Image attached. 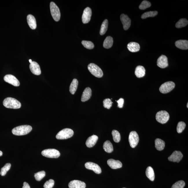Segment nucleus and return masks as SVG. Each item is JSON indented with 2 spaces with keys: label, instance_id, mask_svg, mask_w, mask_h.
Segmentation results:
<instances>
[{
  "label": "nucleus",
  "instance_id": "f257e3e1",
  "mask_svg": "<svg viewBox=\"0 0 188 188\" xmlns=\"http://www.w3.org/2000/svg\"><path fill=\"white\" fill-rule=\"evenodd\" d=\"M32 130L31 126L29 125H23L17 126L12 130V133L16 136H23L29 134Z\"/></svg>",
  "mask_w": 188,
  "mask_h": 188
},
{
  "label": "nucleus",
  "instance_id": "f03ea898",
  "mask_svg": "<svg viewBox=\"0 0 188 188\" xmlns=\"http://www.w3.org/2000/svg\"><path fill=\"white\" fill-rule=\"evenodd\" d=\"M3 105L7 108L18 109L21 106V103L16 99L8 97L5 99L3 102Z\"/></svg>",
  "mask_w": 188,
  "mask_h": 188
},
{
  "label": "nucleus",
  "instance_id": "7ed1b4c3",
  "mask_svg": "<svg viewBox=\"0 0 188 188\" xmlns=\"http://www.w3.org/2000/svg\"><path fill=\"white\" fill-rule=\"evenodd\" d=\"M74 132L72 130L66 128L59 132L56 134V138L58 139H66L71 138L73 136Z\"/></svg>",
  "mask_w": 188,
  "mask_h": 188
},
{
  "label": "nucleus",
  "instance_id": "20e7f679",
  "mask_svg": "<svg viewBox=\"0 0 188 188\" xmlns=\"http://www.w3.org/2000/svg\"><path fill=\"white\" fill-rule=\"evenodd\" d=\"M88 69L93 76L98 78H101L103 76L102 70L97 65L91 63L88 66Z\"/></svg>",
  "mask_w": 188,
  "mask_h": 188
},
{
  "label": "nucleus",
  "instance_id": "39448f33",
  "mask_svg": "<svg viewBox=\"0 0 188 188\" xmlns=\"http://www.w3.org/2000/svg\"><path fill=\"white\" fill-rule=\"evenodd\" d=\"M50 8L51 15L56 21H59L60 19L61 14L59 8L54 2H51Z\"/></svg>",
  "mask_w": 188,
  "mask_h": 188
},
{
  "label": "nucleus",
  "instance_id": "423d86ee",
  "mask_svg": "<svg viewBox=\"0 0 188 188\" xmlns=\"http://www.w3.org/2000/svg\"><path fill=\"white\" fill-rule=\"evenodd\" d=\"M169 118L170 116L168 113L165 110L160 111L156 115L157 121L162 124L166 123L169 120Z\"/></svg>",
  "mask_w": 188,
  "mask_h": 188
},
{
  "label": "nucleus",
  "instance_id": "0eeeda50",
  "mask_svg": "<svg viewBox=\"0 0 188 188\" xmlns=\"http://www.w3.org/2000/svg\"><path fill=\"white\" fill-rule=\"evenodd\" d=\"M43 156L51 158H57L60 156V153L58 150L55 149H48L43 150Z\"/></svg>",
  "mask_w": 188,
  "mask_h": 188
},
{
  "label": "nucleus",
  "instance_id": "6e6552de",
  "mask_svg": "<svg viewBox=\"0 0 188 188\" xmlns=\"http://www.w3.org/2000/svg\"><path fill=\"white\" fill-rule=\"evenodd\" d=\"M175 86V83L173 82H167L163 84L160 86V91L163 94L168 93L174 89Z\"/></svg>",
  "mask_w": 188,
  "mask_h": 188
},
{
  "label": "nucleus",
  "instance_id": "1a4fd4ad",
  "mask_svg": "<svg viewBox=\"0 0 188 188\" xmlns=\"http://www.w3.org/2000/svg\"><path fill=\"white\" fill-rule=\"evenodd\" d=\"M139 137L138 135L135 131L131 132L129 134V141L130 146L134 148L137 146L139 141Z\"/></svg>",
  "mask_w": 188,
  "mask_h": 188
},
{
  "label": "nucleus",
  "instance_id": "9d476101",
  "mask_svg": "<svg viewBox=\"0 0 188 188\" xmlns=\"http://www.w3.org/2000/svg\"><path fill=\"white\" fill-rule=\"evenodd\" d=\"M4 79L5 81L10 84L15 86H19L20 83L19 80L13 75L8 74L4 76Z\"/></svg>",
  "mask_w": 188,
  "mask_h": 188
},
{
  "label": "nucleus",
  "instance_id": "9b49d317",
  "mask_svg": "<svg viewBox=\"0 0 188 188\" xmlns=\"http://www.w3.org/2000/svg\"><path fill=\"white\" fill-rule=\"evenodd\" d=\"M85 167L89 170H92L97 174H100L102 172V169L97 164L92 162H87L85 165Z\"/></svg>",
  "mask_w": 188,
  "mask_h": 188
},
{
  "label": "nucleus",
  "instance_id": "f8f14e48",
  "mask_svg": "<svg viewBox=\"0 0 188 188\" xmlns=\"http://www.w3.org/2000/svg\"><path fill=\"white\" fill-rule=\"evenodd\" d=\"M92 14V10L91 8L89 7L85 8L82 16V21L83 23L84 24L89 23L90 21Z\"/></svg>",
  "mask_w": 188,
  "mask_h": 188
},
{
  "label": "nucleus",
  "instance_id": "ddd939ff",
  "mask_svg": "<svg viewBox=\"0 0 188 188\" xmlns=\"http://www.w3.org/2000/svg\"><path fill=\"white\" fill-rule=\"evenodd\" d=\"M183 157V155L180 151L176 150L168 158L169 161L179 163L182 160Z\"/></svg>",
  "mask_w": 188,
  "mask_h": 188
},
{
  "label": "nucleus",
  "instance_id": "4468645a",
  "mask_svg": "<svg viewBox=\"0 0 188 188\" xmlns=\"http://www.w3.org/2000/svg\"><path fill=\"white\" fill-rule=\"evenodd\" d=\"M120 19L121 22L123 24V27L124 30H128L130 27L131 25V20L127 15L123 14L121 15Z\"/></svg>",
  "mask_w": 188,
  "mask_h": 188
},
{
  "label": "nucleus",
  "instance_id": "2eb2a0df",
  "mask_svg": "<svg viewBox=\"0 0 188 188\" xmlns=\"http://www.w3.org/2000/svg\"><path fill=\"white\" fill-rule=\"evenodd\" d=\"M157 65L161 68H165L168 66V60L166 56L162 55L157 60Z\"/></svg>",
  "mask_w": 188,
  "mask_h": 188
},
{
  "label": "nucleus",
  "instance_id": "dca6fc26",
  "mask_svg": "<svg viewBox=\"0 0 188 188\" xmlns=\"http://www.w3.org/2000/svg\"><path fill=\"white\" fill-rule=\"evenodd\" d=\"M30 68L31 71L34 75H39L41 73L40 65L35 61H32L30 63Z\"/></svg>",
  "mask_w": 188,
  "mask_h": 188
},
{
  "label": "nucleus",
  "instance_id": "f3484780",
  "mask_svg": "<svg viewBox=\"0 0 188 188\" xmlns=\"http://www.w3.org/2000/svg\"><path fill=\"white\" fill-rule=\"evenodd\" d=\"M69 188H85L86 185L84 182L78 180H73L68 184Z\"/></svg>",
  "mask_w": 188,
  "mask_h": 188
},
{
  "label": "nucleus",
  "instance_id": "a211bd4d",
  "mask_svg": "<svg viewBox=\"0 0 188 188\" xmlns=\"http://www.w3.org/2000/svg\"><path fill=\"white\" fill-rule=\"evenodd\" d=\"M107 164L110 168L114 169L120 168L122 167V163L120 161L113 159H110L108 160Z\"/></svg>",
  "mask_w": 188,
  "mask_h": 188
},
{
  "label": "nucleus",
  "instance_id": "6ab92c4d",
  "mask_svg": "<svg viewBox=\"0 0 188 188\" xmlns=\"http://www.w3.org/2000/svg\"><path fill=\"white\" fill-rule=\"evenodd\" d=\"M98 139V137L93 135L88 138L86 142V145L89 148H91L96 144Z\"/></svg>",
  "mask_w": 188,
  "mask_h": 188
},
{
  "label": "nucleus",
  "instance_id": "aec40b11",
  "mask_svg": "<svg viewBox=\"0 0 188 188\" xmlns=\"http://www.w3.org/2000/svg\"><path fill=\"white\" fill-rule=\"evenodd\" d=\"M92 95V90L89 87L85 89L83 92L81 97V101L82 102H85L88 101Z\"/></svg>",
  "mask_w": 188,
  "mask_h": 188
},
{
  "label": "nucleus",
  "instance_id": "412c9836",
  "mask_svg": "<svg viewBox=\"0 0 188 188\" xmlns=\"http://www.w3.org/2000/svg\"><path fill=\"white\" fill-rule=\"evenodd\" d=\"M27 20L30 28L32 30H35L36 28L37 24L35 17L31 14L28 15L27 17Z\"/></svg>",
  "mask_w": 188,
  "mask_h": 188
},
{
  "label": "nucleus",
  "instance_id": "4be33fe9",
  "mask_svg": "<svg viewBox=\"0 0 188 188\" xmlns=\"http://www.w3.org/2000/svg\"><path fill=\"white\" fill-rule=\"evenodd\" d=\"M175 45L178 48L186 50L188 49V41L187 40H180L176 41Z\"/></svg>",
  "mask_w": 188,
  "mask_h": 188
},
{
  "label": "nucleus",
  "instance_id": "5701e85b",
  "mask_svg": "<svg viewBox=\"0 0 188 188\" xmlns=\"http://www.w3.org/2000/svg\"><path fill=\"white\" fill-rule=\"evenodd\" d=\"M127 48L128 50L130 52H136L140 50V46L137 43L131 42L128 44Z\"/></svg>",
  "mask_w": 188,
  "mask_h": 188
},
{
  "label": "nucleus",
  "instance_id": "b1692460",
  "mask_svg": "<svg viewBox=\"0 0 188 188\" xmlns=\"http://www.w3.org/2000/svg\"><path fill=\"white\" fill-rule=\"evenodd\" d=\"M145 68L143 66H138L136 68L135 74L138 78H143L145 76Z\"/></svg>",
  "mask_w": 188,
  "mask_h": 188
},
{
  "label": "nucleus",
  "instance_id": "393cba45",
  "mask_svg": "<svg viewBox=\"0 0 188 188\" xmlns=\"http://www.w3.org/2000/svg\"><path fill=\"white\" fill-rule=\"evenodd\" d=\"M165 141L161 139L157 138L155 140V147L156 149L159 151L163 150L165 147Z\"/></svg>",
  "mask_w": 188,
  "mask_h": 188
},
{
  "label": "nucleus",
  "instance_id": "a878e982",
  "mask_svg": "<svg viewBox=\"0 0 188 188\" xmlns=\"http://www.w3.org/2000/svg\"><path fill=\"white\" fill-rule=\"evenodd\" d=\"M147 177L152 181H153L155 179V174L152 167H147L146 171Z\"/></svg>",
  "mask_w": 188,
  "mask_h": 188
},
{
  "label": "nucleus",
  "instance_id": "bb28decb",
  "mask_svg": "<svg viewBox=\"0 0 188 188\" xmlns=\"http://www.w3.org/2000/svg\"><path fill=\"white\" fill-rule=\"evenodd\" d=\"M78 82L76 79H74L71 82L69 87V91L72 95H74L77 89Z\"/></svg>",
  "mask_w": 188,
  "mask_h": 188
},
{
  "label": "nucleus",
  "instance_id": "cd10ccee",
  "mask_svg": "<svg viewBox=\"0 0 188 188\" xmlns=\"http://www.w3.org/2000/svg\"><path fill=\"white\" fill-rule=\"evenodd\" d=\"M113 43V40L111 36H107L104 42L103 47L105 48L109 49L112 47Z\"/></svg>",
  "mask_w": 188,
  "mask_h": 188
},
{
  "label": "nucleus",
  "instance_id": "c85d7f7f",
  "mask_svg": "<svg viewBox=\"0 0 188 188\" xmlns=\"http://www.w3.org/2000/svg\"><path fill=\"white\" fill-rule=\"evenodd\" d=\"M103 148L106 152L111 153L113 151V147L112 143L109 141H106L104 143Z\"/></svg>",
  "mask_w": 188,
  "mask_h": 188
},
{
  "label": "nucleus",
  "instance_id": "c756f323",
  "mask_svg": "<svg viewBox=\"0 0 188 188\" xmlns=\"http://www.w3.org/2000/svg\"><path fill=\"white\" fill-rule=\"evenodd\" d=\"M188 20L186 19H181L176 24V28H180L185 27L188 25Z\"/></svg>",
  "mask_w": 188,
  "mask_h": 188
},
{
  "label": "nucleus",
  "instance_id": "7c9ffc66",
  "mask_svg": "<svg viewBox=\"0 0 188 188\" xmlns=\"http://www.w3.org/2000/svg\"><path fill=\"white\" fill-rule=\"evenodd\" d=\"M108 21L107 19L104 20L101 27L100 34V35H103L106 32L108 27Z\"/></svg>",
  "mask_w": 188,
  "mask_h": 188
},
{
  "label": "nucleus",
  "instance_id": "2f4dec72",
  "mask_svg": "<svg viewBox=\"0 0 188 188\" xmlns=\"http://www.w3.org/2000/svg\"><path fill=\"white\" fill-rule=\"evenodd\" d=\"M158 14V12L156 11L146 12L141 15V18L142 19H145L149 17H154L156 16Z\"/></svg>",
  "mask_w": 188,
  "mask_h": 188
},
{
  "label": "nucleus",
  "instance_id": "473e14b6",
  "mask_svg": "<svg viewBox=\"0 0 188 188\" xmlns=\"http://www.w3.org/2000/svg\"><path fill=\"white\" fill-rule=\"evenodd\" d=\"M113 139L116 143H119L121 140V135L119 131L113 130L112 132Z\"/></svg>",
  "mask_w": 188,
  "mask_h": 188
},
{
  "label": "nucleus",
  "instance_id": "72a5a7b5",
  "mask_svg": "<svg viewBox=\"0 0 188 188\" xmlns=\"http://www.w3.org/2000/svg\"><path fill=\"white\" fill-rule=\"evenodd\" d=\"M11 164L10 163H6L4 167L1 169L0 174L1 176H4L6 175L7 172L11 168Z\"/></svg>",
  "mask_w": 188,
  "mask_h": 188
},
{
  "label": "nucleus",
  "instance_id": "f704fd0d",
  "mask_svg": "<svg viewBox=\"0 0 188 188\" xmlns=\"http://www.w3.org/2000/svg\"><path fill=\"white\" fill-rule=\"evenodd\" d=\"M82 44L84 47L88 49H92L95 47L93 43L89 41L83 40L82 42Z\"/></svg>",
  "mask_w": 188,
  "mask_h": 188
},
{
  "label": "nucleus",
  "instance_id": "c9c22d12",
  "mask_svg": "<svg viewBox=\"0 0 188 188\" xmlns=\"http://www.w3.org/2000/svg\"><path fill=\"white\" fill-rule=\"evenodd\" d=\"M46 175L45 172L44 171H42L37 172L35 174L34 177H35L36 180L37 181H40L45 177Z\"/></svg>",
  "mask_w": 188,
  "mask_h": 188
},
{
  "label": "nucleus",
  "instance_id": "e433bc0d",
  "mask_svg": "<svg viewBox=\"0 0 188 188\" xmlns=\"http://www.w3.org/2000/svg\"><path fill=\"white\" fill-rule=\"evenodd\" d=\"M151 5V3L149 1H143L141 2L139 6V8L141 10H144L150 8Z\"/></svg>",
  "mask_w": 188,
  "mask_h": 188
},
{
  "label": "nucleus",
  "instance_id": "4c0bfd02",
  "mask_svg": "<svg viewBox=\"0 0 188 188\" xmlns=\"http://www.w3.org/2000/svg\"><path fill=\"white\" fill-rule=\"evenodd\" d=\"M186 124L183 122H179L178 124L177 130V132L180 134L182 133L183 131L185 129Z\"/></svg>",
  "mask_w": 188,
  "mask_h": 188
},
{
  "label": "nucleus",
  "instance_id": "58836bf2",
  "mask_svg": "<svg viewBox=\"0 0 188 188\" xmlns=\"http://www.w3.org/2000/svg\"><path fill=\"white\" fill-rule=\"evenodd\" d=\"M185 185V182L184 181L179 180L173 185L172 188H183Z\"/></svg>",
  "mask_w": 188,
  "mask_h": 188
},
{
  "label": "nucleus",
  "instance_id": "ea45409f",
  "mask_svg": "<svg viewBox=\"0 0 188 188\" xmlns=\"http://www.w3.org/2000/svg\"><path fill=\"white\" fill-rule=\"evenodd\" d=\"M112 101L109 99H106L103 101L104 107L108 109L112 107Z\"/></svg>",
  "mask_w": 188,
  "mask_h": 188
},
{
  "label": "nucleus",
  "instance_id": "a19ab883",
  "mask_svg": "<svg viewBox=\"0 0 188 188\" xmlns=\"http://www.w3.org/2000/svg\"><path fill=\"white\" fill-rule=\"evenodd\" d=\"M54 184V180L53 179H50L45 183L44 185V188H52Z\"/></svg>",
  "mask_w": 188,
  "mask_h": 188
},
{
  "label": "nucleus",
  "instance_id": "79ce46f5",
  "mask_svg": "<svg viewBox=\"0 0 188 188\" xmlns=\"http://www.w3.org/2000/svg\"><path fill=\"white\" fill-rule=\"evenodd\" d=\"M116 101H117L118 103L117 107L119 108H122L123 106H124V99L121 98L119 99L118 100H116Z\"/></svg>",
  "mask_w": 188,
  "mask_h": 188
},
{
  "label": "nucleus",
  "instance_id": "37998d69",
  "mask_svg": "<svg viewBox=\"0 0 188 188\" xmlns=\"http://www.w3.org/2000/svg\"><path fill=\"white\" fill-rule=\"evenodd\" d=\"M23 188H30V185L26 182L23 183Z\"/></svg>",
  "mask_w": 188,
  "mask_h": 188
},
{
  "label": "nucleus",
  "instance_id": "c03bdc74",
  "mask_svg": "<svg viewBox=\"0 0 188 188\" xmlns=\"http://www.w3.org/2000/svg\"><path fill=\"white\" fill-rule=\"evenodd\" d=\"M2 155H3L2 152L1 151V150H0V156H2Z\"/></svg>",
  "mask_w": 188,
  "mask_h": 188
},
{
  "label": "nucleus",
  "instance_id": "a18cd8bd",
  "mask_svg": "<svg viewBox=\"0 0 188 188\" xmlns=\"http://www.w3.org/2000/svg\"><path fill=\"white\" fill-rule=\"evenodd\" d=\"M29 62H30V63H32V60L31 59L29 60Z\"/></svg>",
  "mask_w": 188,
  "mask_h": 188
},
{
  "label": "nucleus",
  "instance_id": "49530a36",
  "mask_svg": "<svg viewBox=\"0 0 188 188\" xmlns=\"http://www.w3.org/2000/svg\"><path fill=\"white\" fill-rule=\"evenodd\" d=\"M188 103H187V108H188Z\"/></svg>",
  "mask_w": 188,
  "mask_h": 188
},
{
  "label": "nucleus",
  "instance_id": "de8ad7c7",
  "mask_svg": "<svg viewBox=\"0 0 188 188\" xmlns=\"http://www.w3.org/2000/svg\"></svg>",
  "mask_w": 188,
  "mask_h": 188
}]
</instances>
